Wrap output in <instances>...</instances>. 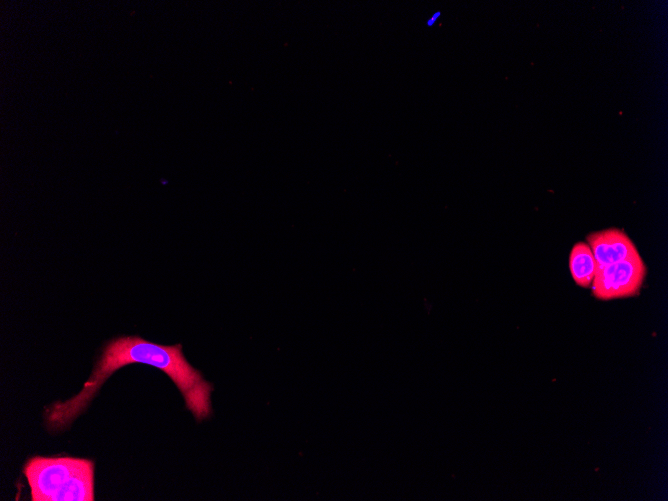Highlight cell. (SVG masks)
<instances>
[{
    "label": "cell",
    "mask_w": 668,
    "mask_h": 501,
    "mask_svg": "<svg viewBox=\"0 0 668 501\" xmlns=\"http://www.w3.org/2000/svg\"><path fill=\"white\" fill-rule=\"evenodd\" d=\"M133 363L150 365L167 374L197 421L211 416L213 385L186 360L181 344L162 345L139 336H121L105 345L91 376L77 395L53 403L45 411L47 426L53 430L67 427L84 411L106 379L116 370Z\"/></svg>",
    "instance_id": "cell-1"
},
{
    "label": "cell",
    "mask_w": 668,
    "mask_h": 501,
    "mask_svg": "<svg viewBox=\"0 0 668 501\" xmlns=\"http://www.w3.org/2000/svg\"><path fill=\"white\" fill-rule=\"evenodd\" d=\"M646 276V265L639 254L596 269L592 293L600 300L631 297L637 294Z\"/></svg>",
    "instance_id": "cell-3"
},
{
    "label": "cell",
    "mask_w": 668,
    "mask_h": 501,
    "mask_svg": "<svg viewBox=\"0 0 668 501\" xmlns=\"http://www.w3.org/2000/svg\"><path fill=\"white\" fill-rule=\"evenodd\" d=\"M569 269L577 285L589 287L592 284L597 264L587 243L578 242L573 246L569 256Z\"/></svg>",
    "instance_id": "cell-5"
},
{
    "label": "cell",
    "mask_w": 668,
    "mask_h": 501,
    "mask_svg": "<svg viewBox=\"0 0 668 501\" xmlns=\"http://www.w3.org/2000/svg\"><path fill=\"white\" fill-rule=\"evenodd\" d=\"M440 15H441L440 11H436L435 13H433L432 16L427 19L426 25L428 27H432L437 21V19L440 17Z\"/></svg>",
    "instance_id": "cell-6"
},
{
    "label": "cell",
    "mask_w": 668,
    "mask_h": 501,
    "mask_svg": "<svg viewBox=\"0 0 668 501\" xmlns=\"http://www.w3.org/2000/svg\"><path fill=\"white\" fill-rule=\"evenodd\" d=\"M597 268L639 254L631 239L621 230L608 229L587 237Z\"/></svg>",
    "instance_id": "cell-4"
},
{
    "label": "cell",
    "mask_w": 668,
    "mask_h": 501,
    "mask_svg": "<svg viewBox=\"0 0 668 501\" xmlns=\"http://www.w3.org/2000/svg\"><path fill=\"white\" fill-rule=\"evenodd\" d=\"M32 501H93L94 462L74 457H32L24 466Z\"/></svg>",
    "instance_id": "cell-2"
}]
</instances>
